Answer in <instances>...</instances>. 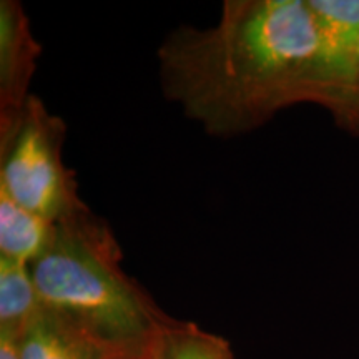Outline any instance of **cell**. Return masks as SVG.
Segmentation results:
<instances>
[{
  "label": "cell",
  "mask_w": 359,
  "mask_h": 359,
  "mask_svg": "<svg viewBox=\"0 0 359 359\" xmlns=\"http://www.w3.org/2000/svg\"><path fill=\"white\" fill-rule=\"evenodd\" d=\"M320 37L308 0H226L208 29L180 27L156 57L167 100L215 137L320 102Z\"/></svg>",
  "instance_id": "obj_1"
},
{
  "label": "cell",
  "mask_w": 359,
  "mask_h": 359,
  "mask_svg": "<svg viewBox=\"0 0 359 359\" xmlns=\"http://www.w3.org/2000/svg\"><path fill=\"white\" fill-rule=\"evenodd\" d=\"M40 306L145 359L167 314L122 268V251L90 210L55 223L50 246L30 264Z\"/></svg>",
  "instance_id": "obj_2"
},
{
  "label": "cell",
  "mask_w": 359,
  "mask_h": 359,
  "mask_svg": "<svg viewBox=\"0 0 359 359\" xmlns=\"http://www.w3.org/2000/svg\"><path fill=\"white\" fill-rule=\"evenodd\" d=\"M65 132L64 120L34 93L12 127L0 132V191L53 223L90 210L62 155Z\"/></svg>",
  "instance_id": "obj_3"
},
{
  "label": "cell",
  "mask_w": 359,
  "mask_h": 359,
  "mask_svg": "<svg viewBox=\"0 0 359 359\" xmlns=\"http://www.w3.org/2000/svg\"><path fill=\"white\" fill-rule=\"evenodd\" d=\"M308 4L320 37L318 105L338 123L359 72V0H308Z\"/></svg>",
  "instance_id": "obj_4"
},
{
  "label": "cell",
  "mask_w": 359,
  "mask_h": 359,
  "mask_svg": "<svg viewBox=\"0 0 359 359\" xmlns=\"http://www.w3.org/2000/svg\"><path fill=\"white\" fill-rule=\"evenodd\" d=\"M42 45L30 20L15 0L0 2V132L19 118L30 95Z\"/></svg>",
  "instance_id": "obj_5"
},
{
  "label": "cell",
  "mask_w": 359,
  "mask_h": 359,
  "mask_svg": "<svg viewBox=\"0 0 359 359\" xmlns=\"http://www.w3.org/2000/svg\"><path fill=\"white\" fill-rule=\"evenodd\" d=\"M17 341L22 359H142L98 339L42 306L17 336Z\"/></svg>",
  "instance_id": "obj_6"
},
{
  "label": "cell",
  "mask_w": 359,
  "mask_h": 359,
  "mask_svg": "<svg viewBox=\"0 0 359 359\" xmlns=\"http://www.w3.org/2000/svg\"><path fill=\"white\" fill-rule=\"evenodd\" d=\"M55 223L0 191V258L32 264L50 246Z\"/></svg>",
  "instance_id": "obj_7"
},
{
  "label": "cell",
  "mask_w": 359,
  "mask_h": 359,
  "mask_svg": "<svg viewBox=\"0 0 359 359\" xmlns=\"http://www.w3.org/2000/svg\"><path fill=\"white\" fill-rule=\"evenodd\" d=\"M147 359H236L223 336L210 333L196 323L168 318L151 343Z\"/></svg>",
  "instance_id": "obj_8"
},
{
  "label": "cell",
  "mask_w": 359,
  "mask_h": 359,
  "mask_svg": "<svg viewBox=\"0 0 359 359\" xmlns=\"http://www.w3.org/2000/svg\"><path fill=\"white\" fill-rule=\"evenodd\" d=\"M39 308L30 264L0 258V331L19 336Z\"/></svg>",
  "instance_id": "obj_9"
},
{
  "label": "cell",
  "mask_w": 359,
  "mask_h": 359,
  "mask_svg": "<svg viewBox=\"0 0 359 359\" xmlns=\"http://www.w3.org/2000/svg\"><path fill=\"white\" fill-rule=\"evenodd\" d=\"M338 127L348 130L349 133L358 135L359 137V72H358L356 83H354L353 93L351 97H349L348 107L338 122Z\"/></svg>",
  "instance_id": "obj_10"
},
{
  "label": "cell",
  "mask_w": 359,
  "mask_h": 359,
  "mask_svg": "<svg viewBox=\"0 0 359 359\" xmlns=\"http://www.w3.org/2000/svg\"><path fill=\"white\" fill-rule=\"evenodd\" d=\"M0 359H22L15 334L0 331Z\"/></svg>",
  "instance_id": "obj_11"
}]
</instances>
